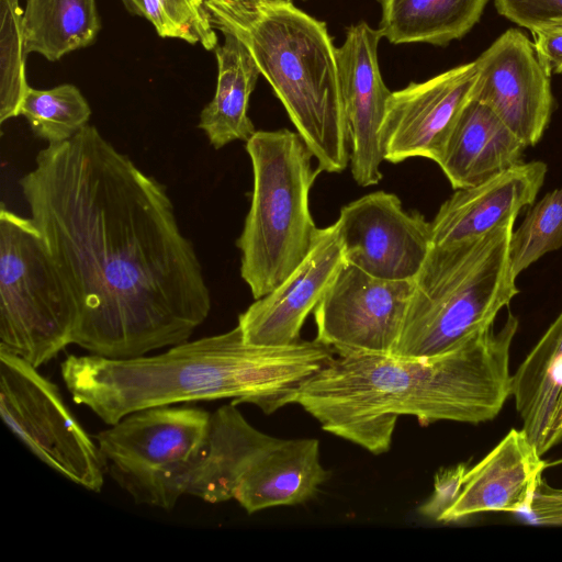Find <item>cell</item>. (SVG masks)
Here are the masks:
<instances>
[{
    "mask_svg": "<svg viewBox=\"0 0 562 562\" xmlns=\"http://www.w3.org/2000/svg\"><path fill=\"white\" fill-rule=\"evenodd\" d=\"M475 61L392 91L381 127L384 160L423 157L438 164L464 106L474 95Z\"/></svg>",
    "mask_w": 562,
    "mask_h": 562,
    "instance_id": "12",
    "label": "cell"
},
{
    "mask_svg": "<svg viewBox=\"0 0 562 562\" xmlns=\"http://www.w3.org/2000/svg\"><path fill=\"white\" fill-rule=\"evenodd\" d=\"M527 146L485 104L472 98L438 162L454 190L473 187L521 161Z\"/></svg>",
    "mask_w": 562,
    "mask_h": 562,
    "instance_id": "20",
    "label": "cell"
},
{
    "mask_svg": "<svg viewBox=\"0 0 562 562\" xmlns=\"http://www.w3.org/2000/svg\"><path fill=\"white\" fill-rule=\"evenodd\" d=\"M547 164L518 162L473 187L454 190L430 222L432 245L483 236L531 206L544 183Z\"/></svg>",
    "mask_w": 562,
    "mask_h": 562,
    "instance_id": "17",
    "label": "cell"
},
{
    "mask_svg": "<svg viewBox=\"0 0 562 562\" xmlns=\"http://www.w3.org/2000/svg\"><path fill=\"white\" fill-rule=\"evenodd\" d=\"M212 25L236 37L271 86L321 172L350 162L337 47L325 22L292 0H206Z\"/></svg>",
    "mask_w": 562,
    "mask_h": 562,
    "instance_id": "4",
    "label": "cell"
},
{
    "mask_svg": "<svg viewBox=\"0 0 562 562\" xmlns=\"http://www.w3.org/2000/svg\"><path fill=\"white\" fill-rule=\"evenodd\" d=\"M414 292V280L373 277L344 263L314 310L315 340L337 355L392 356Z\"/></svg>",
    "mask_w": 562,
    "mask_h": 562,
    "instance_id": "10",
    "label": "cell"
},
{
    "mask_svg": "<svg viewBox=\"0 0 562 562\" xmlns=\"http://www.w3.org/2000/svg\"><path fill=\"white\" fill-rule=\"evenodd\" d=\"M210 418L198 407H149L110 425L95 440L113 479L142 474L188 458L204 439Z\"/></svg>",
    "mask_w": 562,
    "mask_h": 562,
    "instance_id": "15",
    "label": "cell"
},
{
    "mask_svg": "<svg viewBox=\"0 0 562 562\" xmlns=\"http://www.w3.org/2000/svg\"><path fill=\"white\" fill-rule=\"evenodd\" d=\"M345 263L336 223L318 228L305 259L274 290L238 316L245 340L258 346H288L300 333Z\"/></svg>",
    "mask_w": 562,
    "mask_h": 562,
    "instance_id": "16",
    "label": "cell"
},
{
    "mask_svg": "<svg viewBox=\"0 0 562 562\" xmlns=\"http://www.w3.org/2000/svg\"><path fill=\"white\" fill-rule=\"evenodd\" d=\"M562 248V188L548 192L529 211L509 241V260L517 278L548 252Z\"/></svg>",
    "mask_w": 562,
    "mask_h": 562,
    "instance_id": "26",
    "label": "cell"
},
{
    "mask_svg": "<svg viewBox=\"0 0 562 562\" xmlns=\"http://www.w3.org/2000/svg\"><path fill=\"white\" fill-rule=\"evenodd\" d=\"M74 297L31 217L0 211V348L35 368L72 344Z\"/></svg>",
    "mask_w": 562,
    "mask_h": 562,
    "instance_id": "7",
    "label": "cell"
},
{
    "mask_svg": "<svg viewBox=\"0 0 562 562\" xmlns=\"http://www.w3.org/2000/svg\"><path fill=\"white\" fill-rule=\"evenodd\" d=\"M520 515L533 525H562V488L552 487L541 480L528 510Z\"/></svg>",
    "mask_w": 562,
    "mask_h": 562,
    "instance_id": "31",
    "label": "cell"
},
{
    "mask_svg": "<svg viewBox=\"0 0 562 562\" xmlns=\"http://www.w3.org/2000/svg\"><path fill=\"white\" fill-rule=\"evenodd\" d=\"M495 7L501 15L528 30L562 21V0H495Z\"/></svg>",
    "mask_w": 562,
    "mask_h": 562,
    "instance_id": "29",
    "label": "cell"
},
{
    "mask_svg": "<svg viewBox=\"0 0 562 562\" xmlns=\"http://www.w3.org/2000/svg\"><path fill=\"white\" fill-rule=\"evenodd\" d=\"M19 0H0V123L15 117L30 87L26 81Z\"/></svg>",
    "mask_w": 562,
    "mask_h": 562,
    "instance_id": "27",
    "label": "cell"
},
{
    "mask_svg": "<svg viewBox=\"0 0 562 562\" xmlns=\"http://www.w3.org/2000/svg\"><path fill=\"white\" fill-rule=\"evenodd\" d=\"M345 262L381 279L414 280L432 247L430 222L376 191L340 209L335 222Z\"/></svg>",
    "mask_w": 562,
    "mask_h": 562,
    "instance_id": "11",
    "label": "cell"
},
{
    "mask_svg": "<svg viewBox=\"0 0 562 562\" xmlns=\"http://www.w3.org/2000/svg\"><path fill=\"white\" fill-rule=\"evenodd\" d=\"M19 114L25 117L36 137L58 144L88 125L91 109L76 86L63 83L50 89L29 87Z\"/></svg>",
    "mask_w": 562,
    "mask_h": 562,
    "instance_id": "25",
    "label": "cell"
},
{
    "mask_svg": "<svg viewBox=\"0 0 562 562\" xmlns=\"http://www.w3.org/2000/svg\"><path fill=\"white\" fill-rule=\"evenodd\" d=\"M468 469L464 463L440 469L434 477L432 494L419 506V514L440 521L441 516L459 497Z\"/></svg>",
    "mask_w": 562,
    "mask_h": 562,
    "instance_id": "30",
    "label": "cell"
},
{
    "mask_svg": "<svg viewBox=\"0 0 562 562\" xmlns=\"http://www.w3.org/2000/svg\"><path fill=\"white\" fill-rule=\"evenodd\" d=\"M379 29L360 21L350 25L337 47L345 115L350 139V166L355 181L369 187L380 182L384 160L381 127L392 91L378 63Z\"/></svg>",
    "mask_w": 562,
    "mask_h": 562,
    "instance_id": "14",
    "label": "cell"
},
{
    "mask_svg": "<svg viewBox=\"0 0 562 562\" xmlns=\"http://www.w3.org/2000/svg\"><path fill=\"white\" fill-rule=\"evenodd\" d=\"M334 356L317 340L252 345L237 325L150 357L70 355L60 371L74 402L110 426L149 407L222 398L271 414L290 404L297 386Z\"/></svg>",
    "mask_w": 562,
    "mask_h": 562,
    "instance_id": "3",
    "label": "cell"
},
{
    "mask_svg": "<svg viewBox=\"0 0 562 562\" xmlns=\"http://www.w3.org/2000/svg\"><path fill=\"white\" fill-rule=\"evenodd\" d=\"M537 57L551 76L562 74V21L530 30Z\"/></svg>",
    "mask_w": 562,
    "mask_h": 562,
    "instance_id": "32",
    "label": "cell"
},
{
    "mask_svg": "<svg viewBox=\"0 0 562 562\" xmlns=\"http://www.w3.org/2000/svg\"><path fill=\"white\" fill-rule=\"evenodd\" d=\"M557 463H562V459H561V460H559V461H557Z\"/></svg>",
    "mask_w": 562,
    "mask_h": 562,
    "instance_id": "34",
    "label": "cell"
},
{
    "mask_svg": "<svg viewBox=\"0 0 562 562\" xmlns=\"http://www.w3.org/2000/svg\"><path fill=\"white\" fill-rule=\"evenodd\" d=\"M254 175L251 203L236 240L240 276L258 300L279 286L308 255L317 234L310 192L321 173L301 135L256 131L246 142Z\"/></svg>",
    "mask_w": 562,
    "mask_h": 562,
    "instance_id": "6",
    "label": "cell"
},
{
    "mask_svg": "<svg viewBox=\"0 0 562 562\" xmlns=\"http://www.w3.org/2000/svg\"><path fill=\"white\" fill-rule=\"evenodd\" d=\"M143 18L164 38H178L206 50L217 47L206 0H142Z\"/></svg>",
    "mask_w": 562,
    "mask_h": 562,
    "instance_id": "28",
    "label": "cell"
},
{
    "mask_svg": "<svg viewBox=\"0 0 562 562\" xmlns=\"http://www.w3.org/2000/svg\"><path fill=\"white\" fill-rule=\"evenodd\" d=\"M515 220L477 238L432 245L392 356L435 357L493 326L519 293L509 260Z\"/></svg>",
    "mask_w": 562,
    "mask_h": 562,
    "instance_id": "5",
    "label": "cell"
},
{
    "mask_svg": "<svg viewBox=\"0 0 562 562\" xmlns=\"http://www.w3.org/2000/svg\"><path fill=\"white\" fill-rule=\"evenodd\" d=\"M126 10L135 15L143 16L142 0H121Z\"/></svg>",
    "mask_w": 562,
    "mask_h": 562,
    "instance_id": "33",
    "label": "cell"
},
{
    "mask_svg": "<svg viewBox=\"0 0 562 562\" xmlns=\"http://www.w3.org/2000/svg\"><path fill=\"white\" fill-rule=\"evenodd\" d=\"M547 467L527 434L512 429L468 469L459 497L440 521H457L485 512H527Z\"/></svg>",
    "mask_w": 562,
    "mask_h": 562,
    "instance_id": "18",
    "label": "cell"
},
{
    "mask_svg": "<svg viewBox=\"0 0 562 562\" xmlns=\"http://www.w3.org/2000/svg\"><path fill=\"white\" fill-rule=\"evenodd\" d=\"M473 98L488 106L527 146L542 138L553 111L550 75L518 29L501 34L475 60Z\"/></svg>",
    "mask_w": 562,
    "mask_h": 562,
    "instance_id": "13",
    "label": "cell"
},
{
    "mask_svg": "<svg viewBox=\"0 0 562 562\" xmlns=\"http://www.w3.org/2000/svg\"><path fill=\"white\" fill-rule=\"evenodd\" d=\"M100 29L95 0H26L23 10L25 53L49 61L91 45Z\"/></svg>",
    "mask_w": 562,
    "mask_h": 562,
    "instance_id": "24",
    "label": "cell"
},
{
    "mask_svg": "<svg viewBox=\"0 0 562 562\" xmlns=\"http://www.w3.org/2000/svg\"><path fill=\"white\" fill-rule=\"evenodd\" d=\"M518 323L508 312L499 329L492 326L430 358L334 356L297 386L290 404L373 454L390 450L400 416H414L423 426L492 420L512 396L509 359Z\"/></svg>",
    "mask_w": 562,
    "mask_h": 562,
    "instance_id": "2",
    "label": "cell"
},
{
    "mask_svg": "<svg viewBox=\"0 0 562 562\" xmlns=\"http://www.w3.org/2000/svg\"><path fill=\"white\" fill-rule=\"evenodd\" d=\"M0 413L11 432L42 462L100 492L106 468L98 445L68 409L57 385L2 348Z\"/></svg>",
    "mask_w": 562,
    "mask_h": 562,
    "instance_id": "8",
    "label": "cell"
},
{
    "mask_svg": "<svg viewBox=\"0 0 562 562\" xmlns=\"http://www.w3.org/2000/svg\"><path fill=\"white\" fill-rule=\"evenodd\" d=\"M379 31L392 44L447 45L480 20L488 0H378Z\"/></svg>",
    "mask_w": 562,
    "mask_h": 562,
    "instance_id": "23",
    "label": "cell"
},
{
    "mask_svg": "<svg viewBox=\"0 0 562 562\" xmlns=\"http://www.w3.org/2000/svg\"><path fill=\"white\" fill-rule=\"evenodd\" d=\"M512 396L541 456L562 441V312L513 374Z\"/></svg>",
    "mask_w": 562,
    "mask_h": 562,
    "instance_id": "21",
    "label": "cell"
},
{
    "mask_svg": "<svg viewBox=\"0 0 562 562\" xmlns=\"http://www.w3.org/2000/svg\"><path fill=\"white\" fill-rule=\"evenodd\" d=\"M279 438L267 435L243 416L233 402L211 413L207 432L184 460L115 482L137 504L172 509L183 495L216 504L234 499L241 477Z\"/></svg>",
    "mask_w": 562,
    "mask_h": 562,
    "instance_id": "9",
    "label": "cell"
},
{
    "mask_svg": "<svg viewBox=\"0 0 562 562\" xmlns=\"http://www.w3.org/2000/svg\"><path fill=\"white\" fill-rule=\"evenodd\" d=\"M35 162L19 184L76 303L72 344L131 359L190 340L211 294L166 187L89 124Z\"/></svg>",
    "mask_w": 562,
    "mask_h": 562,
    "instance_id": "1",
    "label": "cell"
},
{
    "mask_svg": "<svg viewBox=\"0 0 562 562\" xmlns=\"http://www.w3.org/2000/svg\"><path fill=\"white\" fill-rule=\"evenodd\" d=\"M315 438L281 439L239 481L234 499L248 513L312 499L329 477Z\"/></svg>",
    "mask_w": 562,
    "mask_h": 562,
    "instance_id": "19",
    "label": "cell"
},
{
    "mask_svg": "<svg viewBox=\"0 0 562 562\" xmlns=\"http://www.w3.org/2000/svg\"><path fill=\"white\" fill-rule=\"evenodd\" d=\"M214 50L215 93L201 111L198 127L220 149L234 140L247 142L256 133L248 108L260 72L246 47L233 35L224 34V43Z\"/></svg>",
    "mask_w": 562,
    "mask_h": 562,
    "instance_id": "22",
    "label": "cell"
}]
</instances>
